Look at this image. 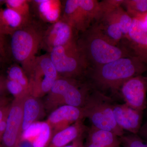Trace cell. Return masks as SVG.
<instances>
[{
  "label": "cell",
  "mask_w": 147,
  "mask_h": 147,
  "mask_svg": "<svg viewBox=\"0 0 147 147\" xmlns=\"http://www.w3.org/2000/svg\"><path fill=\"white\" fill-rule=\"evenodd\" d=\"M147 64L134 56L119 58L109 63L88 69L85 79L93 89L115 100L120 97V90L127 81L142 75L147 70Z\"/></svg>",
  "instance_id": "cell-1"
},
{
  "label": "cell",
  "mask_w": 147,
  "mask_h": 147,
  "mask_svg": "<svg viewBox=\"0 0 147 147\" xmlns=\"http://www.w3.org/2000/svg\"><path fill=\"white\" fill-rule=\"evenodd\" d=\"M76 43L89 69L123 57L134 56L126 46L117 45L108 39L98 24L90 27L82 33L77 38Z\"/></svg>",
  "instance_id": "cell-2"
},
{
  "label": "cell",
  "mask_w": 147,
  "mask_h": 147,
  "mask_svg": "<svg viewBox=\"0 0 147 147\" xmlns=\"http://www.w3.org/2000/svg\"><path fill=\"white\" fill-rule=\"evenodd\" d=\"M45 28L31 20L25 26L10 36L11 54L14 60L24 69L29 79L33 72L36 55Z\"/></svg>",
  "instance_id": "cell-3"
},
{
  "label": "cell",
  "mask_w": 147,
  "mask_h": 147,
  "mask_svg": "<svg viewBox=\"0 0 147 147\" xmlns=\"http://www.w3.org/2000/svg\"><path fill=\"white\" fill-rule=\"evenodd\" d=\"M115 100L97 90L92 89L83 107L85 118H88L96 128L111 131L119 137L125 134L114 118Z\"/></svg>",
  "instance_id": "cell-4"
},
{
  "label": "cell",
  "mask_w": 147,
  "mask_h": 147,
  "mask_svg": "<svg viewBox=\"0 0 147 147\" xmlns=\"http://www.w3.org/2000/svg\"><path fill=\"white\" fill-rule=\"evenodd\" d=\"M92 89L86 80L59 77L48 93L47 108L63 105L83 108Z\"/></svg>",
  "instance_id": "cell-5"
},
{
  "label": "cell",
  "mask_w": 147,
  "mask_h": 147,
  "mask_svg": "<svg viewBox=\"0 0 147 147\" xmlns=\"http://www.w3.org/2000/svg\"><path fill=\"white\" fill-rule=\"evenodd\" d=\"M59 77L84 80L89 69L76 41L55 47L48 53Z\"/></svg>",
  "instance_id": "cell-6"
},
{
  "label": "cell",
  "mask_w": 147,
  "mask_h": 147,
  "mask_svg": "<svg viewBox=\"0 0 147 147\" xmlns=\"http://www.w3.org/2000/svg\"><path fill=\"white\" fill-rule=\"evenodd\" d=\"M62 5L61 18L77 33L85 31L90 27L92 21H98L101 17V6L97 1L67 0Z\"/></svg>",
  "instance_id": "cell-7"
},
{
  "label": "cell",
  "mask_w": 147,
  "mask_h": 147,
  "mask_svg": "<svg viewBox=\"0 0 147 147\" xmlns=\"http://www.w3.org/2000/svg\"><path fill=\"white\" fill-rule=\"evenodd\" d=\"M59 77L49 54L38 56L30 79V94L39 98L48 94Z\"/></svg>",
  "instance_id": "cell-8"
},
{
  "label": "cell",
  "mask_w": 147,
  "mask_h": 147,
  "mask_svg": "<svg viewBox=\"0 0 147 147\" xmlns=\"http://www.w3.org/2000/svg\"><path fill=\"white\" fill-rule=\"evenodd\" d=\"M77 33L73 27L61 18L45 29L41 47L49 53L55 47L70 44L77 40Z\"/></svg>",
  "instance_id": "cell-9"
},
{
  "label": "cell",
  "mask_w": 147,
  "mask_h": 147,
  "mask_svg": "<svg viewBox=\"0 0 147 147\" xmlns=\"http://www.w3.org/2000/svg\"><path fill=\"white\" fill-rule=\"evenodd\" d=\"M147 77L141 75L127 81L120 90V97L131 108L144 111L147 106Z\"/></svg>",
  "instance_id": "cell-10"
},
{
  "label": "cell",
  "mask_w": 147,
  "mask_h": 147,
  "mask_svg": "<svg viewBox=\"0 0 147 147\" xmlns=\"http://www.w3.org/2000/svg\"><path fill=\"white\" fill-rule=\"evenodd\" d=\"M24 97L14 99L11 104L7 120L6 127L1 142L2 147H16L17 146L22 133Z\"/></svg>",
  "instance_id": "cell-11"
},
{
  "label": "cell",
  "mask_w": 147,
  "mask_h": 147,
  "mask_svg": "<svg viewBox=\"0 0 147 147\" xmlns=\"http://www.w3.org/2000/svg\"><path fill=\"white\" fill-rule=\"evenodd\" d=\"M84 118L83 108L63 105L53 110L46 121L50 125L53 135Z\"/></svg>",
  "instance_id": "cell-12"
},
{
  "label": "cell",
  "mask_w": 147,
  "mask_h": 147,
  "mask_svg": "<svg viewBox=\"0 0 147 147\" xmlns=\"http://www.w3.org/2000/svg\"><path fill=\"white\" fill-rule=\"evenodd\" d=\"M113 113L116 123L124 131L138 134L142 126L143 111L133 109L125 103L118 104L115 102Z\"/></svg>",
  "instance_id": "cell-13"
},
{
  "label": "cell",
  "mask_w": 147,
  "mask_h": 147,
  "mask_svg": "<svg viewBox=\"0 0 147 147\" xmlns=\"http://www.w3.org/2000/svg\"><path fill=\"white\" fill-rule=\"evenodd\" d=\"M126 46L135 57L147 64V31L138 19L133 18L131 28L126 37Z\"/></svg>",
  "instance_id": "cell-14"
},
{
  "label": "cell",
  "mask_w": 147,
  "mask_h": 147,
  "mask_svg": "<svg viewBox=\"0 0 147 147\" xmlns=\"http://www.w3.org/2000/svg\"><path fill=\"white\" fill-rule=\"evenodd\" d=\"M30 5L42 22L53 24L61 18L62 2L59 0H33Z\"/></svg>",
  "instance_id": "cell-15"
},
{
  "label": "cell",
  "mask_w": 147,
  "mask_h": 147,
  "mask_svg": "<svg viewBox=\"0 0 147 147\" xmlns=\"http://www.w3.org/2000/svg\"><path fill=\"white\" fill-rule=\"evenodd\" d=\"M82 120L83 119L77 121L53 135L46 147H64L71 142L86 136L89 127L84 124Z\"/></svg>",
  "instance_id": "cell-16"
},
{
  "label": "cell",
  "mask_w": 147,
  "mask_h": 147,
  "mask_svg": "<svg viewBox=\"0 0 147 147\" xmlns=\"http://www.w3.org/2000/svg\"><path fill=\"white\" fill-rule=\"evenodd\" d=\"M23 17L10 8L0 9V32L3 35L11 36L31 20Z\"/></svg>",
  "instance_id": "cell-17"
},
{
  "label": "cell",
  "mask_w": 147,
  "mask_h": 147,
  "mask_svg": "<svg viewBox=\"0 0 147 147\" xmlns=\"http://www.w3.org/2000/svg\"><path fill=\"white\" fill-rule=\"evenodd\" d=\"M42 107L38 98L29 94L23 101V119L21 132L25 131L32 124L38 121L42 114ZM22 134V133H21Z\"/></svg>",
  "instance_id": "cell-18"
},
{
  "label": "cell",
  "mask_w": 147,
  "mask_h": 147,
  "mask_svg": "<svg viewBox=\"0 0 147 147\" xmlns=\"http://www.w3.org/2000/svg\"><path fill=\"white\" fill-rule=\"evenodd\" d=\"M86 142L100 147H118L120 146L119 137L111 131L102 130L92 125L86 133Z\"/></svg>",
  "instance_id": "cell-19"
},
{
  "label": "cell",
  "mask_w": 147,
  "mask_h": 147,
  "mask_svg": "<svg viewBox=\"0 0 147 147\" xmlns=\"http://www.w3.org/2000/svg\"><path fill=\"white\" fill-rule=\"evenodd\" d=\"M103 14H108L118 23L123 34L124 37L127 36L131 28L133 18L126 11L121 7V6L107 11L102 13Z\"/></svg>",
  "instance_id": "cell-20"
},
{
  "label": "cell",
  "mask_w": 147,
  "mask_h": 147,
  "mask_svg": "<svg viewBox=\"0 0 147 147\" xmlns=\"http://www.w3.org/2000/svg\"><path fill=\"white\" fill-rule=\"evenodd\" d=\"M7 73V79L19 83L30 93V79L20 65L13 64L9 67Z\"/></svg>",
  "instance_id": "cell-21"
},
{
  "label": "cell",
  "mask_w": 147,
  "mask_h": 147,
  "mask_svg": "<svg viewBox=\"0 0 147 147\" xmlns=\"http://www.w3.org/2000/svg\"><path fill=\"white\" fill-rule=\"evenodd\" d=\"M122 5L132 18L147 12V0H123Z\"/></svg>",
  "instance_id": "cell-22"
},
{
  "label": "cell",
  "mask_w": 147,
  "mask_h": 147,
  "mask_svg": "<svg viewBox=\"0 0 147 147\" xmlns=\"http://www.w3.org/2000/svg\"><path fill=\"white\" fill-rule=\"evenodd\" d=\"M30 2L29 0H5V5L25 18L30 19Z\"/></svg>",
  "instance_id": "cell-23"
},
{
  "label": "cell",
  "mask_w": 147,
  "mask_h": 147,
  "mask_svg": "<svg viewBox=\"0 0 147 147\" xmlns=\"http://www.w3.org/2000/svg\"><path fill=\"white\" fill-rule=\"evenodd\" d=\"M53 136L51 127L47 122H42L41 131L33 141L34 147H46Z\"/></svg>",
  "instance_id": "cell-24"
},
{
  "label": "cell",
  "mask_w": 147,
  "mask_h": 147,
  "mask_svg": "<svg viewBox=\"0 0 147 147\" xmlns=\"http://www.w3.org/2000/svg\"><path fill=\"white\" fill-rule=\"evenodd\" d=\"M119 139L122 147H147V142L138 134H125Z\"/></svg>",
  "instance_id": "cell-25"
},
{
  "label": "cell",
  "mask_w": 147,
  "mask_h": 147,
  "mask_svg": "<svg viewBox=\"0 0 147 147\" xmlns=\"http://www.w3.org/2000/svg\"><path fill=\"white\" fill-rule=\"evenodd\" d=\"M7 90L14 97V99L23 98L30 94L22 85L15 81L6 78Z\"/></svg>",
  "instance_id": "cell-26"
},
{
  "label": "cell",
  "mask_w": 147,
  "mask_h": 147,
  "mask_svg": "<svg viewBox=\"0 0 147 147\" xmlns=\"http://www.w3.org/2000/svg\"><path fill=\"white\" fill-rule=\"evenodd\" d=\"M42 124V122L39 121L32 124L22 132L19 140H28L32 142V139L34 140L41 131Z\"/></svg>",
  "instance_id": "cell-27"
},
{
  "label": "cell",
  "mask_w": 147,
  "mask_h": 147,
  "mask_svg": "<svg viewBox=\"0 0 147 147\" xmlns=\"http://www.w3.org/2000/svg\"><path fill=\"white\" fill-rule=\"evenodd\" d=\"M6 82V78L2 75H0V101L7 98L5 96L6 93L7 92Z\"/></svg>",
  "instance_id": "cell-28"
},
{
  "label": "cell",
  "mask_w": 147,
  "mask_h": 147,
  "mask_svg": "<svg viewBox=\"0 0 147 147\" xmlns=\"http://www.w3.org/2000/svg\"><path fill=\"white\" fill-rule=\"evenodd\" d=\"M11 104L0 107V123L8 116Z\"/></svg>",
  "instance_id": "cell-29"
},
{
  "label": "cell",
  "mask_w": 147,
  "mask_h": 147,
  "mask_svg": "<svg viewBox=\"0 0 147 147\" xmlns=\"http://www.w3.org/2000/svg\"><path fill=\"white\" fill-rule=\"evenodd\" d=\"M5 36L3 35L0 32V50L5 58L6 57V44Z\"/></svg>",
  "instance_id": "cell-30"
},
{
  "label": "cell",
  "mask_w": 147,
  "mask_h": 147,
  "mask_svg": "<svg viewBox=\"0 0 147 147\" xmlns=\"http://www.w3.org/2000/svg\"><path fill=\"white\" fill-rule=\"evenodd\" d=\"M138 135L147 142V122L141 127Z\"/></svg>",
  "instance_id": "cell-31"
},
{
  "label": "cell",
  "mask_w": 147,
  "mask_h": 147,
  "mask_svg": "<svg viewBox=\"0 0 147 147\" xmlns=\"http://www.w3.org/2000/svg\"><path fill=\"white\" fill-rule=\"evenodd\" d=\"M134 18L139 20L142 23L143 27L147 31V12L139 15L136 18Z\"/></svg>",
  "instance_id": "cell-32"
},
{
  "label": "cell",
  "mask_w": 147,
  "mask_h": 147,
  "mask_svg": "<svg viewBox=\"0 0 147 147\" xmlns=\"http://www.w3.org/2000/svg\"><path fill=\"white\" fill-rule=\"evenodd\" d=\"M7 117L5 118L0 123V143H1L4 133L5 131L6 127L7 120Z\"/></svg>",
  "instance_id": "cell-33"
},
{
  "label": "cell",
  "mask_w": 147,
  "mask_h": 147,
  "mask_svg": "<svg viewBox=\"0 0 147 147\" xmlns=\"http://www.w3.org/2000/svg\"><path fill=\"white\" fill-rule=\"evenodd\" d=\"M83 139H84V137L79 138L72 142V144H71L67 145L64 147H84Z\"/></svg>",
  "instance_id": "cell-34"
},
{
  "label": "cell",
  "mask_w": 147,
  "mask_h": 147,
  "mask_svg": "<svg viewBox=\"0 0 147 147\" xmlns=\"http://www.w3.org/2000/svg\"><path fill=\"white\" fill-rule=\"evenodd\" d=\"M7 105H8V104H7V98L0 101V107Z\"/></svg>",
  "instance_id": "cell-35"
},
{
  "label": "cell",
  "mask_w": 147,
  "mask_h": 147,
  "mask_svg": "<svg viewBox=\"0 0 147 147\" xmlns=\"http://www.w3.org/2000/svg\"><path fill=\"white\" fill-rule=\"evenodd\" d=\"M5 0H0V9L3 5H5Z\"/></svg>",
  "instance_id": "cell-36"
},
{
  "label": "cell",
  "mask_w": 147,
  "mask_h": 147,
  "mask_svg": "<svg viewBox=\"0 0 147 147\" xmlns=\"http://www.w3.org/2000/svg\"><path fill=\"white\" fill-rule=\"evenodd\" d=\"M2 53H1V50H0V61L2 60L3 59H4Z\"/></svg>",
  "instance_id": "cell-37"
},
{
  "label": "cell",
  "mask_w": 147,
  "mask_h": 147,
  "mask_svg": "<svg viewBox=\"0 0 147 147\" xmlns=\"http://www.w3.org/2000/svg\"><path fill=\"white\" fill-rule=\"evenodd\" d=\"M0 147H2V145L1 144V143H0Z\"/></svg>",
  "instance_id": "cell-38"
},
{
  "label": "cell",
  "mask_w": 147,
  "mask_h": 147,
  "mask_svg": "<svg viewBox=\"0 0 147 147\" xmlns=\"http://www.w3.org/2000/svg\"><path fill=\"white\" fill-rule=\"evenodd\" d=\"M122 147V146H121V145H120V146H119V147Z\"/></svg>",
  "instance_id": "cell-39"
},
{
  "label": "cell",
  "mask_w": 147,
  "mask_h": 147,
  "mask_svg": "<svg viewBox=\"0 0 147 147\" xmlns=\"http://www.w3.org/2000/svg\"><path fill=\"white\" fill-rule=\"evenodd\" d=\"M146 109H147V108H146Z\"/></svg>",
  "instance_id": "cell-40"
},
{
  "label": "cell",
  "mask_w": 147,
  "mask_h": 147,
  "mask_svg": "<svg viewBox=\"0 0 147 147\" xmlns=\"http://www.w3.org/2000/svg\"></svg>",
  "instance_id": "cell-41"
}]
</instances>
